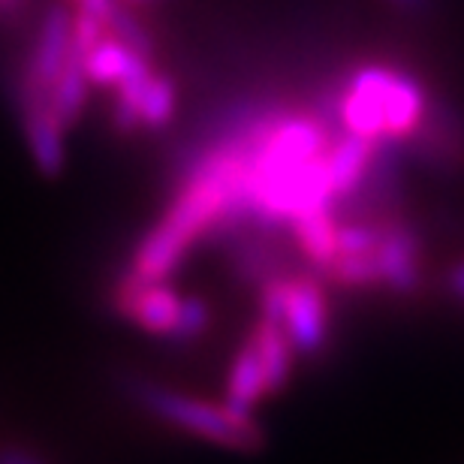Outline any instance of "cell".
<instances>
[{
    "mask_svg": "<svg viewBox=\"0 0 464 464\" xmlns=\"http://www.w3.org/2000/svg\"><path fill=\"white\" fill-rule=\"evenodd\" d=\"M404 145L429 169L464 166V124L443 100H429L420 124L407 136Z\"/></svg>",
    "mask_w": 464,
    "mask_h": 464,
    "instance_id": "cell-7",
    "label": "cell"
},
{
    "mask_svg": "<svg viewBox=\"0 0 464 464\" xmlns=\"http://www.w3.org/2000/svg\"><path fill=\"white\" fill-rule=\"evenodd\" d=\"M72 49V9L67 4H58L45 13L40 34L34 40L31 58H27L24 76H22V100H36L49 103V91L63 70Z\"/></svg>",
    "mask_w": 464,
    "mask_h": 464,
    "instance_id": "cell-6",
    "label": "cell"
},
{
    "mask_svg": "<svg viewBox=\"0 0 464 464\" xmlns=\"http://www.w3.org/2000/svg\"><path fill=\"white\" fill-rule=\"evenodd\" d=\"M22 133L27 142V151H31L36 169L43 175H54L63 172L67 166V142H63V124L54 118L49 103H36V100H22Z\"/></svg>",
    "mask_w": 464,
    "mask_h": 464,
    "instance_id": "cell-8",
    "label": "cell"
},
{
    "mask_svg": "<svg viewBox=\"0 0 464 464\" xmlns=\"http://www.w3.org/2000/svg\"><path fill=\"white\" fill-rule=\"evenodd\" d=\"M112 311L151 338L175 341L184 311V295L169 277H142L127 268L112 290Z\"/></svg>",
    "mask_w": 464,
    "mask_h": 464,
    "instance_id": "cell-4",
    "label": "cell"
},
{
    "mask_svg": "<svg viewBox=\"0 0 464 464\" xmlns=\"http://www.w3.org/2000/svg\"><path fill=\"white\" fill-rule=\"evenodd\" d=\"M154 61L151 58H142L139 52L127 49L124 43L115 40L112 34H106L103 40L94 43L91 49L85 52V72H88V82L97 88H118L124 85L127 79L139 76V72L151 70Z\"/></svg>",
    "mask_w": 464,
    "mask_h": 464,
    "instance_id": "cell-11",
    "label": "cell"
},
{
    "mask_svg": "<svg viewBox=\"0 0 464 464\" xmlns=\"http://www.w3.org/2000/svg\"><path fill=\"white\" fill-rule=\"evenodd\" d=\"M133 401L166 429H175L188 438H197L211 447L232 452H259L266 447V429L254 413H241L220 398H199L181 389H169L154 380H133Z\"/></svg>",
    "mask_w": 464,
    "mask_h": 464,
    "instance_id": "cell-2",
    "label": "cell"
},
{
    "mask_svg": "<svg viewBox=\"0 0 464 464\" xmlns=\"http://www.w3.org/2000/svg\"><path fill=\"white\" fill-rule=\"evenodd\" d=\"M429 106L425 88L407 70L365 63L341 82L338 118L347 133L404 145Z\"/></svg>",
    "mask_w": 464,
    "mask_h": 464,
    "instance_id": "cell-1",
    "label": "cell"
},
{
    "mask_svg": "<svg viewBox=\"0 0 464 464\" xmlns=\"http://www.w3.org/2000/svg\"><path fill=\"white\" fill-rule=\"evenodd\" d=\"M377 145L380 142H374V139L347 133V130L332 136V142L326 148V172H329V188L332 197H335V206L356 193L371 160H374Z\"/></svg>",
    "mask_w": 464,
    "mask_h": 464,
    "instance_id": "cell-10",
    "label": "cell"
},
{
    "mask_svg": "<svg viewBox=\"0 0 464 464\" xmlns=\"http://www.w3.org/2000/svg\"><path fill=\"white\" fill-rule=\"evenodd\" d=\"M88 88H91V82L85 72V52L72 43L70 58L63 63V70L58 72V79H54V85L49 91V106H52L54 118L63 124V130H72L79 124V118L88 106Z\"/></svg>",
    "mask_w": 464,
    "mask_h": 464,
    "instance_id": "cell-14",
    "label": "cell"
},
{
    "mask_svg": "<svg viewBox=\"0 0 464 464\" xmlns=\"http://www.w3.org/2000/svg\"><path fill=\"white\" fill-rule=\"evenodd\" d=\"M106 34H112L115 40H121L127 45V49H133L139 52L142 58H151L154 61V52H157V45H154V36L151 31L145 27V22L139 18L136 9H127V6H115V13L109 15V22H106Z\"/></svg>",
    "mask_w": 464,
    "mask_h": 464,
    "instance_id": "cell-15",
    "label": "cell"
},
{
    "mask_svg": "<svg viewBox=\"0 0 464 464\" xmlns=\"http://www.w3.org/2000/svg\"><path fill=\"white\" fill-rule=\"evenodd\" d=\"M211 329V308L206 299L199 295H184V311H181V323H179V335L175 341L179 344H190V341L202 338Z\"/></svg>",
    "mask_w": 464,
    "mask_h": 464,
    "instance_id": "cell-16",
    "label": "cell"
},
{
    "mask_svg": "<svg viewBox=\"0 0 464 464\" xmlns=\"http://www.w3.org/2000/svg\"><path fill=\"white\" fill-rule=\"evenodd\" d=\"M338 227H341V218L335 206L311 208V211H304V215H295L290 224H286L295 254L308 263L311 272L323 275L332 259L338 256Z\"/></svg>",
    "mask_w": 464,
    "mask_h": 464,
    "instance_id": "cell-9",
    "label": "cell"
},
{
    "mask_svg": "<svg viewBox=\"0 0 464 464\" xmlns=\"http://www.w3.org/2000/svg\"><path fill=\"white\" fill-rule=\"evenodd\" d=\"M284 335L299 359H314L326 350L332 338V304L326 281L317 272H293L284 281Z\"/></svg>",
    "mask_w": 464,
    "mask_h": 464,
    "instance_id": "cell-3",
    "label": "cell"
},
{
    "mask_svg": "<svg viewBox=\"0 0 464 464\" xmlns=\"http://www.w3.org/2000/svg\"><path fill=\"white\" fill-rule=\"evenodd\" d=\"M121 6H127V9H136V13H145V9H151L157 4H163V0H118Z\"/></svg>",
    "mask_w": 464,
    "mask_h": 464,
    "instance_id": "cell-19",
    "label": "cell"
},
{
    "mask_svg": "<svg viewBox=\"0 0 464 464\" xmlns=\"http://www.w3.org/2000/svg\"><path fill=\"white\" fill-rule=\"evenodd\" d=\"M443 293H447V299L452 304L464 308V256L447 268V275H443Z\"/></svg>",
    "mask_w": 464,
    "mask_h": 464,
    "instance_id": "cell-18",
    "label": "cell"
},
{
    "mask_svg": "<svg viewBox=\"0 0 464 464\" xmlns=\"http://www.w3.org/2000/svg\"><path fill=\"white\" fill-rule=\"evenodd\" d=\"M247 338L254 341L259 365H263V380L268 389V398L284 392L286 383L293 380V368H295V350L290 344V338L284 335V329L277 323L256 317L254 326H250Z\"/></svg>",
    "mask_w": 464,
    "mask_h": 464,
    "instance_id": "cell-12",
    "label": "cell"
},
{
    "mask_svg": "<svg viewBox=\"0 0 464 464\" xmlns=\"http://www.w3.org/2000/svg\"><path fill=\"white\" fill-rule=\"evenodd\" d=\"M268 398L266 380H263V365H259L254 341L245 338L241 347L232 356L227 368V383H224V401L232 411L254 413L259 404Z\"/></svg>",
    "mask_w": 464,
    "mask_h": 464,
    "instance_id": "cell-13",
    "label": "cell"
},
{
    "mask_svg": "<svg viewBox=\"0 0 464 464\" xmlns=\"http://www.w3.org/2000/svg\"><path fill=\"white\" fill-rule=\"evenodd\" d=\"M377 245L374 259L380 272V290L392 295H416L425 281V241L422 232L413 227V220L392 211V215L377 218Z\"/></svg>",
    "mask_w": 464,
    "mask_h": 464,
    "instance_id": "cell-5",
    "label": "cell"
},
{
    "mask_svg": "<svg viewBox=\"0 0 464 464\" xmlns=\"http://www.w3.org/2000/svg\"><path fill=\"white\" fill-rule=\"evenodd\" d=\"M0 464H52V461L31 447H22V443H0Z\"/></svg>",
    "mask_w": 464,
    "mask_h": 464,
    "instance_id": "cell-17",
    "label": "cell"
},
{
    "mask_svg": "<svg viewBox=\"0 0 464 464\" xmlns=\"http://www.w3.org/2000/svg\"><path fill=\"white\" fill-rule=\"evenodd\" d=\"M392 4L407 9V13H422V9H429L431 0H392Z\"/></svg>",
    "mask_w": 464,
    "mask_h": 464,
    "instance_id": "cell-20",
    "label": "cell"
}]
</instances>
